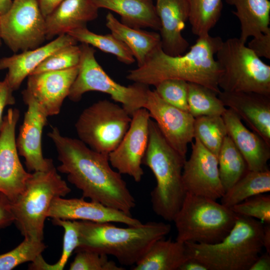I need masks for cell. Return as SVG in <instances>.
<instances>
[{
    "mask_svg": "<svg viewBox=\"0 0 270 270\" xmlns=\"http://www.w3.org/2000/svg\"><path fill=\"white\" fill-rule=\"evenodd\" d=\"M270 270V254L265 253L260 255L253 264L250 267L249 270Z\"/></svg>",
    "mask_w": 270,
    "mask_h": 270,
    "instance_id": "ee69618b",
    "label": "cell"
},
{
    "mask_svg": "<svg viewBox=\"0 0 270 270\" xmlns=\"http://www.w3.org/2000/svg\"></svg>",
    "mask_w": 270,
    "mask_h": 270,
    "instance_id": "f907efd6",
    "label": "cell"
},
{
    "mask_svg": "<svg viewBox=\"0 0 270 270\" xmlns=\"http://www.w3.org/2000/svg\"><path fill=\"white\" fill-rule=\"evenodd\" d=\"M222 116L228 136L244 157L248 170L268 168L270 146L258 134L246 127L242 120L230 109L226 108Z\"/></svg>",
    "mask_w": 270,
    "mask_h": 270,
    "instance_id": "7402d4cb",
    "label": "cell"
},
{
    "mask_svg": "<svg viewBox=\"0 0 270 270\" xmlns=\"http://www.w3.org/2000/svg\"><path fill=\"white\" fill-rule=\"evenodd\" d=\"M98 11L92 0H64L45 18L46 39L86 26L97 18Z\"/></svg>",
    "mask_w": 270,
    "mask_h": 270,
    "instance_id": "603a6c76",
    "label": "cell"
},
{
    "mask_svg": "<svg viewBox=\"0 0 270 270\" xmlns=\"http://www.w3.org/2000/svg\"><path fill=\"white\" fill-rule=\"evenodd\" d=\"M19 118L18 109L8 108L0 132V192L11 202L24 191L32 174L24 168L18 156L16 128Z\"/></svg>",
    "mask_w": 270,
    "mask_h": 270,
    "instance_id": "4fadbf2b",
    "label": "cell"
},
{
    "mask_svg": "<svg viewBox=\"0 0 270 270\" xmlns=\"http://www.w3.org/2000/svg\"><path fill=\"white\" fill-rule=\"evenodd\" d=\"M155 6L160 21L162 50L172 56L184 54L189 46L182 34L188 19V0H156Z\"/></svg>",
    "mask_w": 270,
    "mask_h": 270,
    "instance_id": "ffe728a7",
    "label": "cell"
},
{
    "mask_svg": "<svg viewBox=\"0 0 270 270\" xmlns=\"http://www.w3.org/2000/svg\"><path fill=\"white\" fill-rule=\"evenodd\" d=\"M179 270H208V268L201 262L190 258L182 264Z\"/></svg>",
    "mask_w": 270,
    "mask_h": 270,
    "instance_id": "f6af8a7d",
    "label": "cell"
},
{
    "mask_svg": "<svg viewBox=\"0 0 270 270\" xmlns=\"http://www.w3.org/2000/svg\"><path fill=\"white\" fill-rule=\"evenodd\" d=\"M80 56V46L74 44L63 47L48 56L30 74L74 67L78 65Z\"/></svg>",
    "mask_w": 270,
    "mask_h": 270,
    "instance_id": "e575fe53",
    "label": "cell"
},
{
    "mask_svg": "<svg viewBox=\"0 0 270 270\" xmlns=\"http://www.w3.org/2000/svg\"><path fill=\"white\" fill-rule=\"evenodd\" d=\"M14 222L12 202L4 194L0 192V230L7 228Z\"/></svg>",
    "mask_w": 270,
    "mask_h": 270,
    "instance_id": "60d3db41",
    "label": "cell"
},
{
    "mask_svg": "<svg viewBox=\"0 0 270 270\" xmlns=\"http://www.w3.org/2000/svg\"><path fill=\"white\" fill-rule=\"evenodd\" d=\"M78 70L77 66L62 70L30 74L23 91L40 104L48 116L57 115L68 96Z\"/></svg>",
    "mask_w": 270,
    "mask_h": 270,
    "instance_id": "e0dca14e",
    "label": "cell"
},
{
    "mask_svg": "<svg viewBox=\"0 0 270 270\" xmlns=\"http://www.w3.org/2000/svg\"><path fill=\"white\" fill-rule=\"evenodd\" d=\"M154 86V90L164 102L188 112V82L179 79H168L161 81Z\"/></svg>",
    "mask_w": 270,
    "mask_h": 270,
    "instance_id": "d590c367",
    "label": "cell"
},
{
    "mask_svg": "<svg viewBox=\"0 0 270 270\" xmlns=\"http://www.w3.org/2000/svg\"><path fill=\"white\" fill-rule=\"evenodd\" d=\"M238 216L270 224V196L260 194L250 197L230 208Z\"/></svg>",
    "mask_w": 270,
    "mask_h": 270,
    "instance_id": "f35d334b",
    "label": "cell"
},
{
    "mask_svg": "<svg viewBox=\"0 0 270 270\" xmlns=\"http://www.w3.org/2000/svg\"><path fill=\"white\" fill-rule=\"evenodd\" d=\"M188 112L194 118L206 116H222L226 108L218 94L204 86L188 82Z\"/></svg>",
    "mask_w": 270,
    "mask_h": 270,
    "instance_id": "1f68e13d",
    "label": "cell"
},
{
    "mask_svg": "<svg viewBox=\"0 0 270 270\" xmlns=\"http://www.w3.org/2000/svg\"><path fill=\"white\" fill-rule=\"evenodd\" d=\"M234 6V14L240 26V39L246 43L248 38L270 32V2L268 0H225Z\"/></svg>",
    "mask_w": 270,
    "mask_h": 270,
    "instance_id": "4316f807",
    "label": "cell"
},
{
    "mask_svg": "<svg viewBox=\"0 0 270 270\" xmlns=\"http://www.w3.org/2000/svg\"><path fill=\"white\" fill-rule=\"evenodd\" d=\"M188 21L192 34L198 37L209 34L218 21L222 0H188Z\"/></svg>",
    "mask_w": 270,
    "mask_h": 270,
    "instance_id": "4dcf8cb0",
    "label": "cell"
},
{
    "mask_svg": "<svg viewBox=\"0 0 270 270\" xmlns=\"http://www.w3.org/2000/svg\"><path fill=\"white\" fill-rule=\"evenodd\" d=\"M131 120L122 106L104 100L84 110L75 128L78 139L90 148L109 154L123 138Z\"/></svg>",
    "mask_w": 270,
    "mask_h": 270,
    "instance_id": "30bf717a",
    "label": "cell"
},
{
    "mask_svg": "<svg viewBox=\"0 0 270 270\" xmlns=\"http://www.w3.org/2000/svg\"><path fill=\"white\" fill-rule=\"evenodd\" d=\"M192 143V152L185 160L182 180L186 192L216 200L225 191L218 170V158L205 148L197 138Z\"/></svg>",
    "mask_w": 270,
    "mask_h": 270,
    "instance_id": "5bb4252c",
    "label": "cell"
},
{
    "mask_svg": "<svg viewBox=\"0 0 270 270\" xmlns=\"http://www.w3.org/2000/svg\"><path fill=\"white\" fill-rule=\"evenodd\" d=\"M76 44L77 42L68 34L60 35L44 46L0 58V70H8L5 78L14 92L48 56L60 48Z\"/></svg>",
    "mask_w": 270,
    "mask_h": 270,
    "instance_id": "44dd1931",
    "label": "cell"
},
{
    "mask_svg": "<svg viewBox=\"0 0 270 270\" xmlns=\"http://www.w3.org/2000/svg\"><path fill=\"white\" fill-rule=\"evenodd\" d=\"M262 241L264 248L268 254H270V224H264Z\"/></svg>",
    "mask_w": 270,
    "mask_h": 270,
    "instance_id": "bcb514c9",
    "label": "cell"
},
{
    "mask_svg": "<svg viewBox=\"0 0 270 270\" xmlns=\"http://www.w3.org/2000/svg\"><path fill=\"white\" fill-rule=\"evenodd\" d=\"M226 136L227 130L222 116H206L195 118L194 138H197L217 158Z\"/></svg>",
    "mask_w": 270,
    "mask_h": 270,
    "instance_id": "d6a6232c",
    "label": "cell"
},
{
    "mask_svg": "<svg viewBox=\"0 0 270 270\" xmlns=\"http://www.w3.org/2000/svg\"><path fill=\"white\" fill-rule=\"evenodd\" d=\"M144 108L155 120L162 136L182 156L186 158L188 145L194 138V118L164 102L155 90H148Z\"/></svg>",
    "mask_w": 270,
    "mask_h": 270,
    "instance_id": "9a60e30c",
    "label": "cell"
},
{
    "mask_svg": "<svg viewBox=\"0 0 270 270\" xmlns=\"http://www.w3.org/2000/svg\"><path fill=\"white\" fill-rule=\"evenodd\" d=\"M185 160L167 142L150 118L148 145L142 164L152 171L156 182L150 192L152 210L168 222H173L186 193L182 180Z\"/></svg>",
    "mask_w": 270,
    "mask_h": 270,
    "instance_id": "277c9868",
    "label": "cell"
},
{
    "mask_svg": "<svg viewBox=\"0 0 270 270\" xmlns=\"http://www.w3.org/2000/svg\"><path fill=\"white\" fill-rule=\"evenodd\" d=\"M1 44H2V38H1V36H0V46H1Z\"/></svg>",
    "mask_w": 270,
    "mask_h": 270,
    "instance_id": "681fc988",
    "label": "cell"
},
{
    "mask_svg": "<svg viewBox=\"0 0 270 270\" xmlns=\"http://www.w3.org/2000/svg\"><path fill=\"white\" fill-rule=\"evenodd\" d=\"M70 192L54 165L47 170L32 172L24 191L11 202L14 223L24 238L42 241L44 222L52 200Z\"/></svg>",
    "mask_w": 270,
    "mask_h": 270,
    "instance_id": "8992f818",
    "label": "cell"
},
{
    "mask_svg": "<svg viewBox=\"0 0 270 270\" xmlns=\"http://www.w3.org/2000/svg\"><path fill=\"white\" fill-rule=\"evenodd\" d=\"M60 164L57 170L82 192V198L131 215L136 200L122 174L112 168L108 154L90 148L79 139L62 135L53 127L48 134Z\"/></svg>",
    "mask_w": 270,
    "mask_h": 270,
    "instance_id": "6da1fadb",
    "label": "cell"
},
{
    "mask_svg": "<svg viewBox=\"0 0 270 270\" xmlns=\"http://www.w3.org/2000/svg\"><path fill=\"white\" fill-rule=\"evenodd\" d=\"M264 224L255 218L238 215L233 227L220 242L185 243L188 256L208 270H249L264 248Z\"/></svg>",
    "mask_w": 270,
    "mask_h": 270,
    "instance_id": "5b68a950",
    "label": "cell"
},
{
    "mask_svg": "<svg viewBox=\"0 0 270 270\" xmlns=\"http://www.w3.org/2000/svg\"><path fill=\"white\" fill-rule=\"evenodd\" d=\"M190 257L185 243L164 238L156 241L133 270H179Z\"/></svg>",
    "mask_w": 270,
    "mask_h": 270,
    "instance_id": "484cf974",
    "label": "cell"
},
{
    "mask_svg": "<svg viewBox=\"0 0 270 270\" xmlns=\"http://www.w3.org/2000/svg\"><path fill=\"white\" fill-rule=\"evenodd\" d=\"M218 160L220 180L226 192L242 177L248 169L244 157L228 136L223 141Z\"/></svg>",
    "mask_w": 270,
    "mask_h": 270,
    "instance_id": "f1b7e54d",
    "label": "cell"
},
{
    "mask_svg": "<svg viewBox=\"0 0 270 270\" xmlns=\"http://www.w3.org/2000/svg\"><path fill=\"white\" fill-rule=\"evenodd\" d=\"M238 217L216 200L186 192L173 222L176 240L184 243L213 244L224 239Z\"/></svg>",
    "mask_w": 270,
    "mask_h": 270,
    "instance_id": "52a82bcc",
    "label": "cell"
},
{
    "mask_svg": "<svg viewBox=\"0 0 270 270\" xmlns=\"http://www.w3.org/2000/svg\"><path fill=\"white\" fill-rule=\"evenodd\" d=\"M99 9L106 8L120 16L122 24L136 28L160 29V21L152 0H92Z\"/></svg>",
    "mask_w": 270,
    "mask_h": 270,
    "instance_id": "cb8c5ba5",
    "label": "cell"
},
{
    "mask_svg": "<svg viewBox=\"0 0 270 270\" xmlns=\"http://www.w3.org/2000/svg\"><path fill=\"white\" fill-rule=\"evenodd\" d=\"M2 40L14 52L32 50L46 39L45 18L37 0H13L0 16Z\"/></svg>",
    "mask_w": 270,
    "mask_h": 270,
    "instance_id": "8fae6325",
    "label": "cell"
},
{
    "mask_svg": "<svg viewBox=\"0 0 270 270\" xmlns=\"http://www.w3.org/2000/svg\"><path fill=\"white\" fill-rule=\"evenodd\" d=\"M78 72L68 95L74 102L80 101L86 92L96 91L106 94L122 106L132 116L138 110L144 108L148 86L134 82L122 86L112 79L104 70L95 57L96 50L90 46L82 43Z\"/></svg>",
    "mask_w": 270,
    "mask_h": 270,
    "instance_id": "9c48e42d",
    "label": "cell"
},
{
    "mask_svg": "<svg viewBox=\"0 0 270 270\" xmlns=\"http://www.w3.org/2000/svg\"><path fill=\"white\" fill-rule=\"evenodd\" d=\"M216 56L222 70L218 83L222 91L270 96V66L240 38L223 42Z\"/></svg>",
    "mask_w": 270,
    "mask_h": 270,
    "instance_id": "ba28073f",
    "label": "cell"
},
{
    "mask_svg": "<svg viewBox=\"0 0 270 270\" xmlns=\"http://www.w3.org/2000/svg\"><path fill=\"white\" fill-rule=\"evenodd\" d=\"M78 246L76 250H88L114 256L124 266H134L157 240L171 230L168 224L149 222L120 228L111 222L76 220Z\"/></svg>",
    "mask_w": 270,
    "mask_h": 270,
    "instance_id": "3957f363",
    "label": "cell"
},
{
    "mask_svg": "<svg viewBox=\"0 0 270 270\" xmlns=\"http://www.w3.org/2000/svg\"><path fill=\"white\" fill-rule=\"evenodd\" d=\"M54 224L62 227L64 229L63 246L62 255L58 260L54 264H47L46 270H62L69 258L78 246V230L76 220L52 218Z\"/></svg>",
    "mask_w": 270,
    "mask_h": 270,
    "instance_id": "8d00e7d4",
    "label": "cell"
},
{
    "mask_svg": "<svg viewBox=\"0 0 270 270\" xmlns=\"http://www.w3.org/2000/svg\"><path fill=\"white\" fill-rule=\"evenodd\" d=\"M106 26L110 33L123 42L132 52L138 66L144 62L148 55L161 45L160 34L128 26L119 21L111 12L106 17Z\"/></svg>",
    "mask_w": 270,
    "mask_h": 270,
    "instance_id": "d4e9b609",
    "label": "cell"
},
{
    "mask_svg": "<svg viewBox=\"0 0 270 270\" xmlns=\"http://www.w3.org/2000/svg\"><path fill=\"white\" fill-rule=\"evenodd\" d=\"M248 47L258 57L270 59V32L253 37Z\"/></svg>",
    "mask_w": 270,
    "mask_h": 270,
    "instance_id": "ab89813d",
    "label": "cell"
},
{
    "mask_svg": "<svg viewBox=\"0 0 270 270\" xmlns=\"http://www.w3.org/2000/svg\"><path fill=\"white\" fill-rule=\"evenodd\" d=\"M64 0H37L40 11L46 18L52 13Z\"/></svg>",
    "mask_w": 270,
    "mask_h": 270,
    "instance_id": "7bdbcfd3",
    "label": "cell"
},
{
    "mask_svg": "<svg viewBox=\"0 0 270 270\" xmlns=\"http://www.w3.org/2000/svg\"><path fill=\"white\" fill-rule=\"evenodd\" d=\"M222 42L220 37L209 34L199 36L188 52L176 56L166 54L160 45L142 64L130 70L126 78L148 86L165 80L179 79L202 84L218 94L222 70L215 56Z\"/></svg>",
    "mask_w": 270,
    "mask_h": 270,
    "instance_id": "7a4b0ae2",
    "label": "cell"
},
{
    "mask_svg": "<svg viewBox=\"0 0 270 270\" xmlns=\"http://www.w3.org/2000/svg\"><path fill=\"white\" fill-rule=\"evenodd\" d=\"M3 84H4V81H0V90H1V88H2V86H3Z\"/></svg>",
    "mask_w": 270,
    "mask_h": 270,
    "instance_id": "c3c4849f",
    "label": "cell"
},
{
    "mask_svg": "<svg viewBox=\"0 0 270 270\" xmlns=\"http://www.w3.org/2000/svg\"><path fill=\"white\" fill-rule=\"evenodd\" d=\"M22 94L28 107L16 139L18 152L24 158L29 172L47 170L54 166L52 159L44 157L42 150V130L48 116L31 96L24 91Z\"/></svg>",
    "mask_w": 270,
    "mask_h": 270,
    "instance_id": "2e32d148",
    "label": "cell"
},
{
    "mask_svg": "<svg viewBox=\"0 0 270 270\" xmlns=\"http://www.w3.org/2000/svg\"><path fill=\"white\" fill-rule=\"evenodd\" d=\"M270 191V170H248L221 198V204L230 208L245 200Z\"/></svg>",
    "mask_w": 270,
    "mask_h": 270,
    "instance_id": "83f0119b",
    "label": "cell"
},
{
    "mask_svg": "<svg viewBox=\"0 0 270 270\" xmlns=\"http://www.w3.org/2000/svg\"><path fill=\"white\" fill-rule=\"evenodd\" d=\"M76 254L69 268L70 270H124L112 260L108 255L88 250H74Z\"/></svg>",
    "mask_w": 270,
    "mask_h": 270,
    "instance_id": "74e56055",
    "label": "cell"
},
{
    "mask_svg": "<svg viewBox=\"0 0 270 270\" xmlns=\"http://www.w3.org/2000/svg\"><path fill=\"white\" fill-rule=\"evenodd\" d=\"M46 248L42 240L24 238L16 247L0 254V270H11L26 262H32Z\"/></svg>",
    "mask_w": 270,
    "mask_h": 270,
    "instance_id": "836d02e7",
    "label": "cell"
},
{
    "mask_svg": "<svg viewBox=\"0 0 270 270\" xmlns=\"http://www.w3.org/2000/svg\"><path fill=\"white\" fill-rule=\"evenodd\" d=\"M68 34L77 42L88 44L114 55L119 61L125 64H132L136 60L128 46L112 33L97 34L84 26L71 30Z\"/></svg>",
    "mask_w": 270,
    "mask_h": 270,
    "instance_id": "f546056e",
    "label": "cell"
},
{
    "mask_svg": "<svg viewBox=\"0 0 270 270\" xmlns=\"http://www.w3.org/2000/svg\"><path fill=\"white\" fill-rule=\"evenodd\" d=\"M3 81L4 84L0 90V132L3 124L2 114L4 108L15 104V98L12 95L14 91L9 86L5 78Z\"/></svg>",
    "mask_w": 270,
    "mask_h": 270,
    "instance_id": "b9f144b4",
    "label": "cell"
},
{
    "mask_svg": "<svg viewBox=\"0 0 270 270\" xmlns=\"http://www.w3.org/2000/svg\"><path fill=\"white\" fill-rule=\"evenodd\" d=\"M150 118L145 108L136 111L123 138L108 154L111 166L136 182H140L144 174L142 164L148 145Z\"/></svg>",
    "mask_w": 270,
    "mask_h": 270,
    "instance_id": "7c38bea8",
    "label": "cell"
},
{
    "mask_svg": "<svg viewBox=\"0 0 270 270\" xmlns=\"http://www.w3.org/2000/svg\"><path fill=\"white\" fill-rule=\"evenodd\" d=\"M218 96L226 107H228L270 146V96L222 90Z\"/></svg>",
    "mask_w": 270,
    "mask_h": 270,
    "instance_id": "d6986e66",
    "label": "cell"
},
{
    "mask_svg": "<svg viewBox=\"0 0 270 270\" xmlns=\"http://www.w3.org/2000/svg\"><path fill=\"white\" fill-rule=\"evenodd\" d=\"M48 218L70 220H86L97 222H118L136 226L142 222L120 210L100 203L81 198H64L57 196L52 200Z\"/></svg>",
    "mask_w": 270,
    "mask_h": 270,
    "instance_id": "ac0fdd59",
    "label": "cell"
},
{
    "mask_svg": "<svg viewBox=\"0 0 270 270\" xmlns=\"http://www.w3.org/2000/svg\"><path fill=\"white\" fill-rule=\"evenodd\" d=\"M12 0H0V16L6 12L12 6Z\"/></svg>",
    "mask_w": 270,
    "mask_h": 270,
    "instance_id": "7dc6e473",
    "label": "cell"
}]
</instances>
